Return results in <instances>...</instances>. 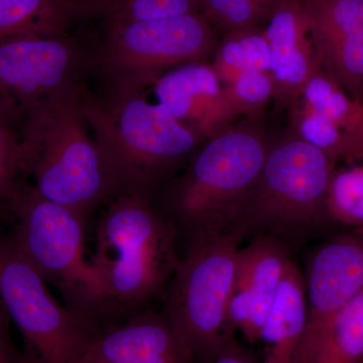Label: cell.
<instances>
[{"label": "cell", "mask_w": 363, "mask_h": 363, "mask_svg": "<svg viewBox=\"0 0 363 363\" xmlns=\"http://www.w3.org/2000/svg\"><path fill=\"white\" fill-rule=\"evenodd\" d=\"M107 202L90 260L102 283L97 330L142 311L181 259L175 228L150 198L117 195Z\"/></svg>", "instance_id": "1"}, {"label": "cell", "mask_w": 363, "mask_h": 363, "mask_svg": "<svg viewBox=\"0 0 363 363\" xmlns=\"http://www.w3.org/2000/svg\"><path fill=\"white\" fill-rule=\"evenodd\" d=\"M85 112L111 198H150L157 182L201 142L162 105L147 101L143 89L107 86L100 96L87 92Z\"/></svg>", "instance_id": "2"}, {"label": "cell", "mask_w": 363, "mask_h": 363, "mask_svg": "<svg viewBox=\"0 0 363 363\" xmlns=\"http://www.w3.org/2000/svg\"><path fill=\"white\" fill-rule=\"evenodd\" d=\"M85 88L45 100L18 128L21 173L38 194L85 218L111 198L104 161L85 112Z\"/></svg>", "instance_id": "3"}, {"label": "cell", "mask_w": 363, "mask_h": 363, "mask_svg": "<svg viewBox=\"0 0 363 363\" xmlns=\"http://www.w3.org/2000/svg\"><path fill=\"white\" fill-rule=\"evenodd\" d=\"M269 145L250 126L227 128L195 155L172 186L161 213L188 247L238 229Z\"/></svg>", "instance_id": "4"}, {"label": "cell", "mask_w": 363, "mask_h": 363, "mask_svg": "<svg viewBox=\"0 0 363 363\" xmlns=\"http://www.w3.org/2000/svg\"><path fill=\"white\" fill-rule=\"evenodd\" d=\"M245 231L234 229L186 250L167 286L162 315L188 363H212L235 336L229 302Z\"/></svg>", "instance_id": "5"}, {"label": "cell", "mask_w": 363, "mask_h": 363, "mask_svg": "<svg viewBox=\"0 0 363 363\" xmlns=\"http://www.w3.org/2000/svg\"><path fill=\"white\" fill-rule=\"evenodd\" d=\"M18 227L13 245L45 283L63 294L69 308L96 329L101 304L99 274L84 255L86 218L16 183L7 198Z\"/></svg>", "instance_id": "6"}, {"label": "cell", "mask_w": 363, "mask_h": 363, "mask_svg": "<svg viewBox=\"0 0 363 363\" xmlns=\"http://www.w3.org/2000/svg\"><path fill=\"white\" fill-rule=\"evenodd\" d=\"M332 177L331 157L300 136L269 145L238 228L245 233L255 227L279 240L321 226L330 218L327 195Z\"/></svg>", "instance_id": "7"}, {"label": "cell", "mask_w": 363, "mask_h": 363, "mask_svg": "<svg viewBox=\"0 0 363 363\" xmlns=\"http://www.w3.org/2000/svg\"><path fill=\"white\" fill-rule=\"evenodd\" d=\"M214 50L213 35L197 13L113 23L97 51L91 52V66H96L108 86L145 89L173 69L205 63Z\"/></svg>", "instance_id": "8"}, {"label": "cell", "mask_w": 363, "mask_h": 363, "mask_svg": "<svg viewBox=\"0 0 363 363\" xmlns=\"http://www.w3.org/2000/svg\"><path fill=\"white\" fill-rule=\"evenodd\" d=\"M0 302L35 363H78L94 334L77 313L52 297L13 242L0 245Z\"/></svg>", "instance_id": "9"}, {"label": "cell", "mask_w": 363, "mask_h": 363, "mask_svg": "<svg viewBox=\"0 0 363 363\" xmlns=\"http://www.w3.org/2000/svg\"><path fill=\"white\" fill-rule=\"evenodd\" d=\"M87 52L68 35L0 40V112L20 126L33 107L83 88Z\"/></svg>", "instance_id": "10"}, {"label": "cell", "mask_w": 363, "mask_h": 363, "mask_svg": "<svg viewBox=\"0 0 363 363\" xmlns=\"http://www.w3.org/2000/svg\"><path fill=\"white\" fill-rule=\"evenodd\" d=\"M304 279L307 318L295 363H314L334 320L363 290V231L344 234L318 248Z\"/></svg>", "instance_id": "11"}, {"label": "cell", "mask_w": 363, "mask_h": 363, "mask_svg": "<svg viewBox=\"0 0 363 363\" xmlns=\"http://www.w3.org/2000/svg\"><path fill=\"white\" fill-rule=\"evenodd\" d=\"M290 260L283 241L267 234L257 236L238 250L229 319L234 330L250 343L260 341Z\"/></svg>", "instance_id": "12"}, {"label": "cell", "mask_w": 363, "mask_h": 363, "mask_svg": "<svg viewBox=\"0 0 363 363\" xmlns=\"http://www.w3.org/2000/svg\"><path fill=\"white\" fill-rule=\"evenodd\" d=\"M318 66L353 95L363 90V0H311L304 14Z\"/></svg>", "instance_id": "13"}, {"label": "cell", "mask_w": 363, "mask_h": 363, "mask_svg": "<svg viewBox=\"0 0 363 363\" xmlns=\"http://www.w3.org/2000/svg\"><path fill=\"white\" fill-rule=\"evenodd\" d=\"M157 104L202 140L228 128L236 117L214 69L192 63L167 72L155 82Z\"/></svg>", "instance_id": "14"}, {"label": "cell", "mask_w": 363, "mask_h": 363, "mask_svg": "<svg viewBox=\"0 0 363 363\" xmlns=\"http://www.w3.org/2000/svg\"><path fill=\"white\" fill-rule=\"evenodd\" d=\"M78 363H188L162 313L142 311L93 334Z\"/></svg>", "instance_id": "15"}, {"label": "cell", "mask_w": 363, "mask_h": 363, "mask_svg": "<svg viewBox=\"0 0 363 363\" xmlns=\"http://www.w3.org/2000/svg\"><path fill=\"white\" fill-rule=\"evenodd\" d=\"M306 30L304 14L298 16L283 7L272 14L264 35L271 54L272 97L281 106L295 104L309 79L319 70Z\"/></svg>", "instance_id": "16"}, {"label": "cell", "mask_w": 363, "mask_h": 363, "mask_svg": "<svg viewBox=\"0 0 363 363\" xmlns=\"http://www.w3.org/2000/svg\"><path fill=\"white\" fill-rule=\"evenodd\" d=\"M307 301L305 279L292 259L279 286L274 305L264 327L262 363H295L304 335Z\"/></svg>", "instance_id": "17"}, {"label": "cell", "mask_w": 363, "mask_h": 363, "mask_svg": "<svg viewBox=\"0 0 363 363\" xmlns=\"http://www.w3.org/2000/svg\"><path fill=\"white\" fill-rule=\"evenodd\" d=\"M75 16L60 0H0V40L65 35Z\"/></svg>", "instance_id": "18"}, {"label": "cell", "mask_w": 363, "mask_h": 363, "mask_svg": "<svg viewBox=\"0 0 363 363\" xmlns=\"http://www.w3.org/2000/svg\"><path fill=\"white\" fill-rule=\"evenodd\" d=\"M362 362L363 290L334 320L314 360V363Z\"/></svg>", "instance_id": "19"}, {"label": "cell", "mask_w": 363, "mask_h": 363, "mask_svg": "<svg viewBox=\"0 0 363 363\" xmlns=\"http://www.w3.org/2000/svg\"><path fill=\"white\" fill-rule=\"evenodd\" d=\"M201 0H104L98 13H104L109 23H130L173 18L196 13Z\"/></svg>", "instance_id": "20"}, {"label": "cell", "mask_w": 363, "mask_h": 363, "mask_svg": "<svg viewBox=\"0 0 363 363\" xmlns=\"http://www.w3.org/2000/svg\"><path fill=\"white\" fill-rule=\"evenodd\" d=\"M327 210L332 219L363 225V167L346 169L332 177Z\"/></svg>", "instance_id": "21"}, {"label": "cell", "mask_w": 363, "mask_h": 363, "mask_svg": "<svg viewBox=\"0 0 363 363\" xmlns=\"http://www.w3.org/2000/svg\"><path fill=\"white\" fill-rule=\"evenodd\" d=\"M336 83L327 74L317 70L303 90L305 109L340 124L350 111L348 98L336 88Z\"/></svg>", "instance_id": "22"}, {"label": "cell", "mask_w": 363, "mask_h": 363, "mask_svg": "<svg viewBox=\"0 0 363 363\" xmlns=\"http://www.w3.org/2000/svg\"><path fill=\"white\" fill-rule=\"evenodd\" d=\"M236 116L259 113L274 93L269 74L245 70L233 85L223 87Z\"/></svg>", "instance_id": "23"}, {"label": "cell", "mask_w": 363, "mask_h": 363, "mask_svg": "<svg viewBox=\"0 0 363 363\" xmlns=\"http://www.w3.org/2000/svg\"><path fill=\"white\" fill-rule=\"evenodd\" d=\"M337 126L333 121L306 109L298 116V136L331 157L342 152Z\"/></svg>", "instance_id": "24"}, {"label": "cell", "mask_w": 363, "mask_h": 363, "mask_svg": "<svg viewBox=\"0 0 363 363\" xmlns=\"http://www.w3.org/2000/svg\"><path fill=\"white\" fill-rule=\"evenodd\" d=\"M269 0H204L208 13L223 25L243 26L259 16L262 4Z\"/></svg>", "instance_id": "25"}, {"label": "cell", "mask_w": 363, "mask_h": 363, "mask_svg": "<svg viewBox=\"0 0 363 363\" xmlns=\"http://www.w3.org/2000/svg\"><path fill=\"white\" fill-rule=\"evenodd\" d=\"M214 56V63L211 66L222 87L233 85L242 72L247 70L242 50L236 38L224 40Z\"/></svg>", "instance_id": "26"}, {"label": "cell", "mask_w": 363, "mask_h": 363, "mask_svg": "<svg viewBox=\"0 0 363 363\" xmlns=\"http://www.w3.org/2000/svg\"><path fill=\"white\" fill-rule=\"evenodd\" d=\"M245 67L248 70L269 74L271 71V54L264 35L247 33L238 35Z\"/></svg>", "instance_id": "27"}, {"label": "cell", "mask_w": 363, "mask_h": 363, "mask_svg": "<svg viewBox=\"0 0 363 363\" xmlns=\"http://www.w3.org/2000/svg\"><path fill=\"white\" fill-rule=\"evenodd\" d=\"M11 319L0 302V363H28L26 354H21L11 338Z\"/></svg>", "instance_id": "28"}, {"label": "cell", "mask_w": 363, "mask_h": 363, "mask_svg": "<svg viewBox=\"0 0 363 363\" xmlns=\"http://www.w3.org/2000/svg\"><path fill=\"white\" fill-rule=\"evenodd\" d=\"M212 363H262L250 351L241 347L234 338L220 351Z\"/></svg>", "instance_id": "29"}, {"label": "cell", "mask_w": 363, "mask_h": 363, "mask_svg": "<svg viewBox=\"0 0 363 363\" xmlns=\"http://www.w3.org/2000/svg\"><path fill=\"white\" fill-rule=\"evenodd\" d=\"M102 1L104 0H70V4L78 16L80 13H98Z\"/></svg>", "instance_id": "30"}, {"label": "cell", "mask_w": 363, "mask_h": 363, "mask_svg": "<svg viewBox=\"0 0 363 363\" xmlns=\"http://www.w3.org/2000/svg\"><path fill=\"white\" fill-rule=\"evenodd\" d=\"M60 1L63 2V4H67V6H70L72 9V6L70 4V0H60ZM73 11H74V9H73ZM76 14H77V13H76Z\"/></svg>", "instance_id": "31"}, {"label": "cell", "mask_w": 363, "mask_h": 363, "mask_svg": "<svg viewBox=\"0 0 363 363\" xmlns=\"http://www.w3.org/2000/svg\"><path fill=\"white\" fill-rule=\"evenodd\" d=\"M28 363H35V362H33L32 359H30V358H28Z\"/></svg>", "instance_id": "32"}]
</instances>
